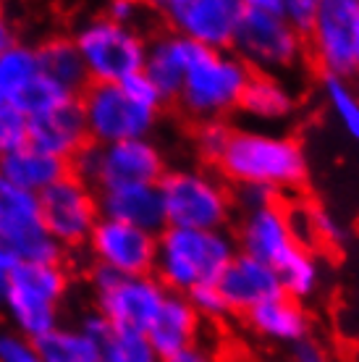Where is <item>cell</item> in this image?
Segmentation results:
<instances>
[{"label":"cell","instance_id":"6da1fadb","mask_svg":"<svg viewBox=\"0 0 359 362\" xmlns=\"http://www.w3.org/2000/svg\"><path fill=\"white\" fill-rule=\"evenodd\" d=\"M218 168L236 187L291 192L305 187L310 160L302 142L270 129H234Z\"/></svg>","mask_w":359,"mask_h":362},{"label":"cell","instance_id":"7a4b0ae2","mask_svg":"<svg viewBox=\"0 0 359 362\" xmlns=\"http://www.w3.org/2000/svg\"><path fill=\"white\" fill-rule=\"evenodd\" d=\"M236 255V239L225 228L194 231L165 226L158 234L153 276L165 286V291L189 294L199 286L218 284Z\"/></svg>","mask_w":359,"mask_h":362},{"label":"cell","instance_id":"3957f363","mask_svg":"<svg viewBox=\"0 0 359 362\" xmlns=\"http://www.w3.org/2000/svg\"><path fill=\"white\" fill-rule=\"evenodd\" d=\"M252 74L294 71L305 58V37L288 27L283 0H242V16L231 45Z\"/></svg>","mask_w":359,"mask_h":362},{"label":"cell","instance_id":"277c9868","mask_svg":"<svg viewBox=\"0 0 359 362\" xmlns=\"http://www.w3.org/2000/svg\"><path fill=\"white\" fill-rule=\"evenodd\" d=\"M249 76V66L234 50L194 47L176 100L199 124L225 121L228 113L239 110V100H242Z\"/></svg>","mask_w":359,"mask_h":362},{"label":"cell","instance_id":"5b68a950","mask_svg":"<svg viewBox=\"0 0 359 362\" xmlns=\"http://www.w3.org/2000/svg\"><path fill=\"white\" fill-rule=\"evenodd\" d=\"M163 218L171 228L220 231L231 223L234 194L207 168H173L158 181Z\"/></svg>","mask_w":359,"mask_h":362},{"label":"cell","instance_id":"8992f818","mask_svg":"<svg viewBox=\"0 0 359 362\" xmlns=\"http://www.w3.org/2000/svg\"><path fill=\"white\" fill-rule=\"evenodd\" d=\"M8 297L3 308L16 336L35 344L37 339L61 326V302L69 291V273L61 260H45L21 265L8 273Z\"/></svg>","mask_w":359,"mask_h":362},{"label":"cell","instance_id":"52a82bcc","mask_svg":"<svg viewBox=\"0 0 359 362\" xmlns=\"http://www.w3.org/2000/svg\"><path fill=\"white\" fill-rule=\"evenodd\" d=\"M71 40L90 84H121L142 74L147 40L136 27L116 24L105 13H95L73 29Z\"/></svg>","mask_w":359,"mask_h":362},{"label":"cell","instance_id":"ba28073f","mask_svg":"<svg viewBox=\"0 0 359 362\" xmlns=\"http://www.w3.org/2000/svg\"><path fill=\"white\" fill-rule=\"evenodd\" d=\"M81 181L92 189H113L124 184H158L163 179L165 158L153 139H129L116 145H87L71 163Z\"/></svg>","mask_w":359,"mask_h":362},{"label":"cell","instance_id":"9c48e42d","mask_svg":"<svg viewBox=\"0 0 359 362\" xmlns=\"http://www.w3.org/2000/svg\"><path fill=\"white\" fill-rule=\"evenodd\" d=\"M79 105L92 145H116L129 139H150L160 110L142 105L121 84H87Z\"/></svg>","mask_w":359,"mask_h":362},{"label":"cell","instance_id":"30bf717a","mask_svg":"<svg viewBox=\"0 0 359 362\" xmlns=\"http://www.w3.org/2000/svg\"><path fill=\"white\" fill-rule=\"evenodd\" d=\"M92 289L95 313L105 317L110 328L142 336L168 294L155 276H113L100 268L92 271Z\"/></svg>","mask_w":359,"mask_h":362},{"label":"cell","instance_id":"8fae6325","mask_svg":"<svg viewBox=\"0 0 359 362\" xmlns=\"http://www.w3.org/2000/svg\"><path fill=\"white\" fill-rule=\"evenodd\" d=\"M37 202H40V221L58 250L87 245L92 228L100 221L98 192L87 181L69 171L50 189L42 192Z\"/></svg>","mask_w":359,"mask_h":362},{"label":"cell","instance_id":"7c38bea8","mask_svg":"<svg viewBox=\"0 0 359 362\" xmlns=\"http://www.w3.org/2000/svg\"><path fill=\"white\" fill-rule=\"evenodd\" d=\"M307 40L323 74L359 79V0H320Z\"/></svg>","mask_w":359,"mask_h":362},{"label":"cell","instance_id":"4fadbf2b","mask_svg":"<svg viewBox=\"0 0 359 362\" xmlns=\"http://www.w3.org/2000/svg\"><path fill=\"white\" fill-rule=\"evenodd\" d=\"M160 16L173 35L207 50H231L242 0H163Z\"/></svg>","mask_w":359,"mask_h":362},{"label":"cell","instance_id":"5bb4252c","mask_svg":"<svg viewBox=\"0 0 359 362\" xmlns=\"http://www.w3.org/2000/svg\"><path fill=\"white\" fill-rule=\"evenodd\" d=\"M87 250L100 271L113 276H153L158 234L100 218L87 239Z\"/></svg>","mask_w":359,"mask_h":362},{"label":"cell","instance_id":"9a60e30c","mask_svg":"<svg viewBox=\"0 0 359 362\" xmlns=\"http://www.w3.org/2000/svg\"><path fill=\"white\" fill-rule=\"evenodd\" d=\"M234 239L239 252L270 265L273 271L305 247L294 226V218L278 202L252 210V213H242Z\"/></svg>","mask_w":359,"mask_h":362},{"label":"cell","instance_id":"2e32d148","mask_svg":"<svg viewBox=\"0 0 359 362\" xmlns=\"http://www.w3.org/2000/svg\"><path fill=\"white\" fill-rule=\"evenodd\" d=\"M29 145L71 163L73 158L90 145L79 98L66 100L58 108L29 118Z\"/></svg>","mask_w":359,"mask_h":362},{"label":"cell","instance_id":"e0dca14e","mask_svg":"<svg viewBox=\"0 0 359 362\" xmlns=\"http://www.w3.org/2000/svg\"><path fill=\"white\" fill-rule=\"evenodd\" d=\"M216 286L223 294L228 313H242V315H247L249 310H254L262 302L283 294L278 273L273 271L270 265L242 252L231 260V265L223 271V276L218 279Z\"/></svg>","mask_w":359,"mask_h":362},{"label":"cell","instance_id":"ac0fdd59","mask_svg":"<svg viewBox=\"0 0 359 362\" xmlns=\"http://www.w3.org/2000/svg\"><path fill=\"white\" fill-rule=\"evenodd\" d=\"M98 205L100 218L144 228L150 234H160L165 228L158 184H124V187L102 189L98 192Z\"/></svg>","mask_w":359,"mask_h":362},{"label":"cell","instance_id":"d6986e66","mask_svg":"<svg viewBox=\"0 0 359 362\" xmlns=\"http://www.w3.org/2000/svg\"><path fill=\"white\" fill-rule=\"evenodd\" d=\"M199 323H202V317L197 315V310L192 308L187 294L168 291L144 336H147L150 346L158 352V357L165 360L171 354H179L197 344Z\"/></svg>","mask_w":359,"mask_h":362},{"label":"cell","instance_id":"ffe728a7","mask_svg":"<svg viewBox=\"0 0 359 362\" xmlns=\"http://www.w3.org/2000/svg\"><path fill=\"white\" fill-rule=\"evenodd\" d=\"M247 326L257 339L276 346H294L310 336L312 320L302 302L281 294L247 313Z\"/></svg>","mask_w":359,"mask_h":362},{"label":"cell","instance_id":"44dd1931","mask_svg":"<svg viewBox=\"0 0 359 362\" xmlns=\"http://www.w3.org/2000/svg\"><path fill=\"white\" fill-rule=\"evenodd\" d=\"M61 250L42 221H0V271L13 273L27 263L58 260Z\"/></svg>","mask_w":359,"mask_h":362},{"label":"cell","instance_id":"7402d4cb","mask_svg":"<svg viewBox=\"0 0 359 362\" xmlns=\"http://www.w3.org/2000/svg\"><path fill=\"white\" fill-rule=\"evenodd\" d=\"M194 47L197 45H192L173 32L158 35L153 42H147V58H144L142 74L155 84V90L160 92L163 100L179 98L184 71H187V64L194 53Z\"/></svg>","mask_w":359,"mask_h":362},{"label":"cell","instance_id":"603a6c76","mask_svg":"<svg viewBox=\"0 0 359 362\" xmlns=\"http://www.w3.org/2000/svg\"><path fill=\"white\" fill-rule=\"evenodd\" d=\"M69 173V163L50 153H42L35 145H24L21 150L11 153L0 160V176H6L18 189L40 197L50 189L55 181H61Z\"/></svg>","mask_w":359,"mask_h":362},{"label":"cell","instance_id":"cb8c5ba5","mask_svg":"<svg viewBox=\"0 0 359 362\" xmlns=\"http://www.w3.org/2000/svg\"><path fill=\"white\" fill-rule=\"evenodd\" d=\"M239 110L252 121L260 124H281L288 121L297 110V95L291 92L281 76L252 74L244 95L239 100Z\"/></svg>","mask_w":359,"mask_h":362},{"label":"cell","instance_id":"d4e9b609","mask_svg":"<svg viewBox=\"0 0 359 362\" xmlns=\"http://www.w3.org/2000/svg\"><path fill=\"white\" fill-rule=\"evenodd\" d=\"M35 53L40 74L53 84H58L61 90H66L69 95L79 98L90 79H87V71H84V64H81L79 50L73 45L71 35L47 37L42 45L35 47Z\"/></svg>","mask_w":359,"mask_h":362},{"label":"cell","instance_id":"484cf974","mask_svg":"<svg viewBox=\"0 0 359 362\" xmlns=\"http://www.w3.org/2000/svg\"><path fill=\"white\" fill-rule=\"evenodd\" d=\"M40 362H100V344L79 326H58L35 341Z\"/></svg>","mask_w":359,"mask_h":362},{"label":"cell","instance_id":"4316f807","mask_svg":"<svg viewBox=\"0 0 359 362\" xmlns=\"http://www.w3.org/2000/svg\"><path fill=\"white\" fill-rule=\"evenodd\" d=\"M37 76H40V66H37L35 47L13 42L0 55V105H16Z\"/></svg>","mask_w":359,"mask_h":362},{"label":"cell","instance_id":"83f0119b","mask_svg":"<svg viewBox=\"0 0 359 362\" xmlns=\"http://www.w3.org/2000/svg\"><path fill=\"white\" fill-rule=\"evenodd\" d=\"M276 273H278V281H281V291L286 297L297 299V302L312 297L314 291L320 289V284H323L320 260L307 247H302L299 252L291 255L281 268H276Z\"/></svg>","mask_w":359,"mask_h":362},{"label":"cell","instance_id":"f1b7e54d","mask_svg":"<svg viewBox=\"0 0 359 362\" xmlns=\"http://www.w3.org/2000/svg\"><path fill=\"white\" fill-rule=\"evenodd\" d=\"M320 90L339 127L359 145V92L351 87V82L341 76H331V74H323Z\"/></svg>","mask_w":359,"mask_h":362},{"label":"cell","instance_id":"f546056e","mask_svg":"<svg viewBox=\"0 0 359 362\" xmlns=\"http://www.w3.org/2000/svg\"><path fill=\"white\" fill-rule=\"evenodd\" d=\"M100 362H163L158 357L147 336L129 334V331H116L110 328V334L100 341Z\"/></svg>","mask_w":359,"mask_h":362},{"label":"cell","instance_id":"4dcf8cb0","mask_svg":"<svg viewBox=\"0 0 359 362\" xmlns=\"http://www.w3.org/2000/svg\"><path fill=\"white\" fill-rule=\"evenodd\" d=\"M71 98L73 95H69L66 90H61L58 84H53L50 79H45V76L40 74L35 82L27 87V92L21 95V100L16 103V108L27 118H32V116H40V113H47V110L58 108L61 103H66V100H71Z\"/></svg>","mask_w":359,"mask_h":362},{"label":"cell","instance_id":"1f68e13d","mask_svg":"<svg viewBox=\"0 0 359 362\" xmlns=\"http://www.w3.org/2000/svg\"><path fill=\"white\" fill-rule=\"evenodd\" d=\"M40 202L35 194L18 189L6 176H0V221H37Z\"/></svg>","mask_w":359,"mask_h":362},{"label":"cell","instance_id":"d6a6232c","mask_svg":"<svg viewBox=\"0 0 359 362\" xmlns=\"http://www.w3.org/2000/svg\"><path fill=\"white\" fill-rule=\"evenodd\" d=\"M29 145V118L16 105H0V160Z\"/></svg>","mask_w":359,"mask_h":362},{"label":"cell","instance_id":"836d02e7","mask_svg":"<svg viewBox=\"0 0 359 362\" xmlns=\"http://www.w3.org/2000/svg\"><path fill=\"white\" fill-rule=\"evenodd\" d=\"M231 132L234 129L228 127L225 121H202L197 132H194V147H197L199 158L218 165L220 155L225 153L228 139H231Z\"/></svg>","mask_w":359,"mask_h":362},{"label":"cell","instance_id":"e575fe53","mask_svg":"<svg viewBox=\"0 0 359 362\" xmlns=\"http://www.w3.org/2000/svg\"><path fill=\"white\" fill-rule=\"evenodd\" d=\"M187 297L192 302V308L197 310V315L205 317V320H223L228 315V305H225L223 294H220L216 284L199 286V289L189 291Z\"/></svg>","mask_w":359,"mask_h":362},{"label":"cell","instance_id":"d590c367","mask_svg":"<svg viewBox=\"0 0 359 362\" xmlns=\"http://www.w3.org/2000/svg\"><path fill=\"white\" fill-rule=\"evenodd\" d=\"M317 6H320V0H283V16H286L288 27L305 40L314 29Z\"/></svg>","mask_w":359,"mask_h":362},{"label":"cell","instance_id":"8d00e7d4","mask_svg":"<svg viewBox=\"0 0 359 362\" xmlns=\"http://www.w3.org/2000/svg\"><path fill=\"white\" fill-rule=\"evenodd\" d=\"M0 362H40L35 344L16 334L0 336Z\"/></svg>","mask_w":359,"mask_h":362},{"label":"cell","instance_id":"74e56055","mask_svg":"<svg viewBox=\"0 0 359 362\" xmlns=\"http://www.w3.org/2000/svg\"><path fill=\"white\" fill-rule=\"evenodd\" d=\"M276 202V192L262 189V187H239L234 194V205L242 208V213H252V210H260L265 205Z\"/></svg>","mask_w":359,"mask_h":362},{"label":"cell","instance_id":"f35d334b","mask_svg":"<svg viewBox=\"0 0 359 362\" xmlns=\"http://www.w3.org/2000/svg\"><path fill=\"white\" fill-rule=\"evenodd\" d=\"M310 226H312L314 234H320L323 239H328V242L343 239V228L339 226V221L323 208H314L312 213H310Z\"/></svg>","mask_w":359,"mask_h":362},{"label":"cell","instance_id":"ab89813d","mask_svg":"<svg viewBox=\"0 0 359 362\" xmlns=\"http://www.w3.org/2000/svg\"><path fill=\"white\" fill-rule=\"evenodd\" d=\"M291 362H331V354L320 341L307 336L305 341L291 346Z\"/></svg>","mask_w":359,"mask_h":362},{"label":"cell","instance_id":"60d3db41","mask_svg":"<svg viewBox=\"0 0 359 362\" xmlns=\"http://www.w3.org/2000/svg\"><path fill=\"white\" fill-rule=\"evenodd\" d=\"M139 13H142V8L136 3H131V0H113L105 8V16L113 18L116 24H126V27H134Z\"/></svg>","mask_w":359,"mask_h":362},{"label":"cell","instance_id":"b9f144b4","mask_svg":"<svg viewBox=\"0 0 359 362\" xmlns=\"http://www.w3.org/2000/svg\"><path fill=\"white\" fill-rule=\"evenodd\" d=\"M79 328L81 331H84V334L90 336V339H95V341H102V339H105V336L110 334V326L108 323H105V317H100L98 313H90V315L84 317V320H81L79 323Z\"/></svg>","mask_w":359,"mask_h":362},{"label":"cell","instance_id":"7bdbcfd3","mask_svg":"<svg viewBox=\"0 0 359 362\" xmlns=\"http://www.w3.org/2000/svg\"><path fill=\"white\" fill-rule=\"evenodd\" d=\"M163 362H216V357H213V352H210V349L194 344V346H189V349H184V352L165 357Z\"/></svg>","mask_w":359,"mask_h":362},{"label":"cell","instance_id":"ee69618b","mask_svg":"<svg viewBox=\"0 0 359 362\" xmlns=\"http://www.w3.org/2000/svg\"><path fill=\"white\" fill-rule=\"evenodd\" d=\"M13 42H16V37H13V24H11L8 13L0 8V55L6 53Z\"/></svg>","mask_w":359,"mask_h":362},{"label":"cell","instance_id":"f6af8a7d","mask_svg":"<svg viewBox=\"0 0 359 362\" xmlns=\"http://www.w3.org/2000/svg\"><path fill=\"white\" fill-rule=\"evenodd\" d=\"M8 284H11L8 273H6V271H0V305L6 302V297H8Z\"/></svg>","mask_w":359,"mask_h":362}]
</instances>
